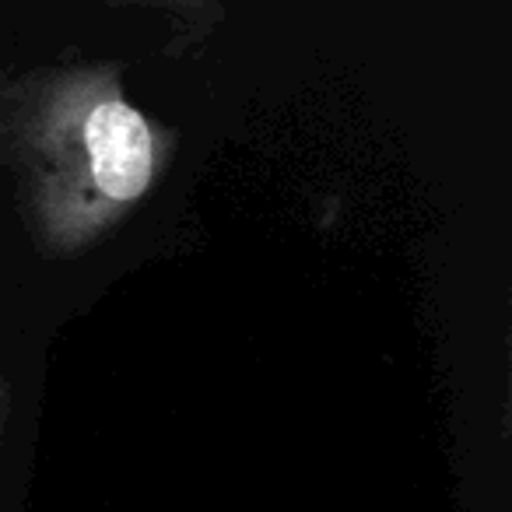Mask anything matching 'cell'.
<instances>
[{"label": "cell", "mask_w": 512, "mask_h": 512, "mask_svg": "<svg viewBox=\"0 0 512 512\" xmlns=\"http://www.w3.org/2000/svg\"><path fill=\"white\" fill-rule=\"evenodd\" d=\"M176 151L179 134L134 106L116 60L0 71V176L46 260H74L106 239Z\"/></svg>", "instance_id": "cell-1"}, {"label": "cell", "mask_w": 512, "mask_h": 512, "mask_svg": "<svg viewBox=\"0 0 512 512\" xmlns=\"http://www.w3.org/2000/svg\"><path fill=\"white\" fill-rule=\"evenodd\" d=\"M106 8H134V11H155L169 22L183 25L190 32H211L225 22V4L221 0H95Z\"/></svg>", "instance_id": "cell-2"}, {"label": "cell", "mask_w": 512, "mask_h": 512, "mask_svg": "<svg viewBox=\"0 0 512 512\" xmlns=\"http://www.w3.org/2000/svg\"><path fill=\"white\" fill-rule=\"evenodd\" d=\"M0 442H4V383H0Z\"/></svg>", "instance_id": "cell-3"}]
</instances>
